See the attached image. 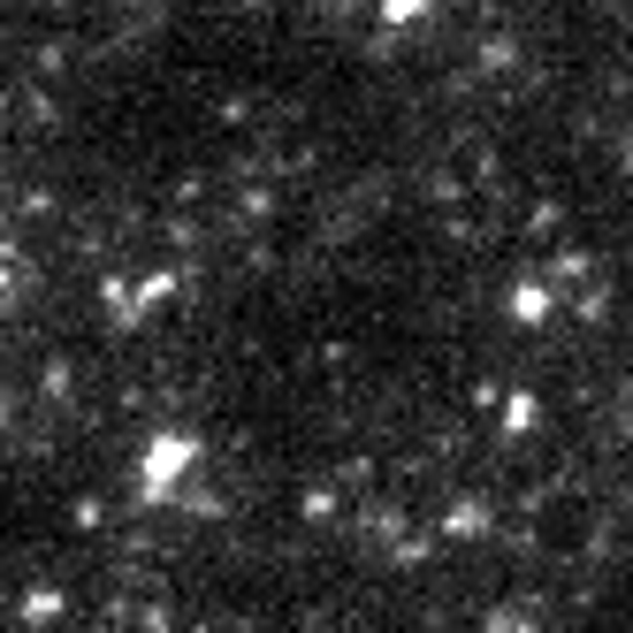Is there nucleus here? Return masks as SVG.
<instances>
[{
  "mask_svg": "<svg viewBox=\"0 0 633 633\" xmlns=\"http://www.w3.org/2000/svg\"><path fill=\"white\" fill-rule=\"evenodd\" d=\"M191 451H199L191 435H168L161 451H145V481H153V496H168V473H176V466H183Z\"/></svg>",
  "mask_w": 633,
  "mask_h": 633,
  "instance_id": "1",
  "label": "nucleus"
}]
</instances>
